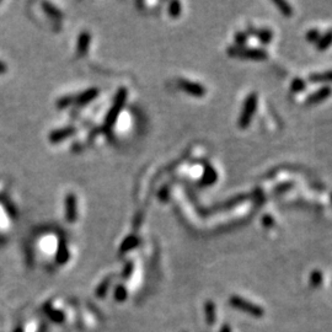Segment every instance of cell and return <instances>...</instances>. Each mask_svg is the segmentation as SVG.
Wrapping results in <instances>:
<instances>
[{
  "label": "cell",
  "mask_w": 332,
  "mask_h": 332,
  "mask_svg": "<svg viewBox=\"0 0 332 332\" xmlns=\"http://www.w3.org/2000/svg\"><path fill=\"white\" fill-rule=\"evenodd\" d=\"M256 108H257V95L252 93L245 100L244 107H242L241 114H240L239 117L240 128L245 129V128L249 127L251 121H252L253 114L256 112Z\"/></svg>",
  "instance_id": "obj_1"
},
{
  "label": "cell",
  "mask_w": 332,
  "mask_h": 332,
  "mask_svg": "<svg viewBox=\"0 0 332 332\" xmlns=\"http://www.w3.org/2000/svg\"><path fill=\"white\" fill-rule=\"evenodd\" d=\"M228 53H230L234 57L246 58V59L252 60H266L269 54L264 49L261 48H246V47H231L228 49Z\"/></svg>",
  "instance_id": "obj_2"
},
{
  "label": "cell",
  "mask_w": 332,
  "mask_h": 332,
  "mask_svg": "<svg viewBox=\"0 0 332 332\" xmlns=\"http://www.w3.org/2000/svg\"><path fill=\"white\" fill-rule=\"evenodd\" d=\"M125 99H127V91H125L124 89H121V90L118 91V94L116 95V97H114L112 107H111V110L108 111L107 116H106V121H105L106 128H111L114 124V122L117 121V117H118L119 112H121L122 108H123L124 106Z\"/></svg>",
  "instance_id": "obj_3"
},
{
  "label": "cell",
  "mask_w": 332,
  "mask_h": 332,
  "mask_svg": "<svg viewBox=\"0 0 332 332\" xmlns=\"http://www.w3.org/2000/svg\"><path fill=\"white\" fill-rule=\"evenodd\" d=\"M332 95V88L328 85L322 86V88L317 89L316 91L309 95L305 100V105L306 106H314V105H319L321 102L326 101Z\"/></svg>",
  "instance_id": "obj_4"
},
{
  "label": "cell",
  "mask_w": 332,
  "mask_h": 332,
  "mask_svg": "<svg viewBox=\"0 0 332 332\" xmlns=\"http://www.w3.org/2000/svg\"><path fill=\"white\" fill-rule=\"evenodd\" d=\"M178 86H180L183 91H186L187 94L192 95V96L201 97L206 94L205 86L193 82H188V80H180V82H178Z\"/></svg>",
  "instance_id": "obj_5"
},
{
  "label": "cell",
  "mask_w": 332,
  "mask_h": 332,
  "mask_svg": "<svg viewBox=\"0 0 332 332\" xmlns=\"http://www.w3.org/2000/svg\"><path fill=\"white\" fill-rule=\"evenodd\" d=\"M65 206L67 220L71 223L75 222V219H77V201H75L74 194H68L65 201Z\"/></svg>",
  "instance_id": "obj_6"
},
{
  "label": "cell",
  "mask_w": 332,
  "mask_h": 332,
  "mask_svg": "<svg viewBox=\"0 0 332 332\" xmlns=\"http://www.w3.org/2000/svg\"><path fill=\"white\" fill-rule=\"evenodd\" d=\"M74 133H75L74 127H67V128H62V129H57L49 135V141H51L52 143H58V142H62L64 139L68 138L69 136L74 135Z\"/></svg>",
  "instance_id": "obj_7"
},
{
  "label": "cell",
  "mask_w": 332,
  "mask_h": 332,
  "mask_svg": "<svg viewBox=\"0 0 332 332\" xmlns=\"http://www.w3.org/2000/svg\"><path fill=\"white\" fill-rule=\"evenodd\" d=\"M309 82L314 84L332 83V71L322 72V73H311L309 75Z\"/></svg>",
  "instance_id": "obj_8"
},
{
  "label": "cell",
  "mask_w": 332,
  "mask_h": 332,
  "mask_svg": "<svg viewBox=\"0 0 332 332\" xmlns=\"http://www.w3.org/2000/svg\"><path fill=\"white\" fill-rule=\"evenodd\" d=\"M230 301H231V304H233L234 306H236V308L242 309V310L251 311V312H253V314H259V312H261V311H259V309L255 308V306H253L252 304L246 303V301L242 300V299H240V298H238V297H233L230 299Z\"/></svg>",
  "instance_id": "obj_9"
},
{
  "label": "cell",
  "mask_w": 332,
  "mask_h": 332,
  "mask_svg": "<svg viewBox=\"0 0 332 332\" xmlns=\"http://www.w3.org/2000/svg\"><path fill=\"white\" fill-rule=\"evenodd\" d=\"M331 46H332V30L321 35L320 40L316 42V48L317 51L320 52L326 51V49L330 48Z\"/></svg>",
  "instance_id": "obj_10"
},
{
  "label": "cell",
  "mask_w": 332,
  "mask_h": 332,
  "mask_svg": "<svg viewBox=\"0 0 332 332\" xmlns=\"http://www.w3.org/2000/svg\"><path fill=\"white\" fill-rule=\"evenodd\" d=\"M97 94H99L97 89H89V90L84 91L82 95H79V96L75 99V101H77L78 104H80V105L88 104V102L93 101L95 97L97 96Z\"/></svg>",
  "instance_id": "obj_11"
},
{
  "label": "cell",
  "mask_w": 332,
  "mask_h": 332,
  "mask_svg": "<svg viewBox=\"0 0 332 332\" xmlns=\"http://www.w3.org/2000/svg\"><path fill=\"white\" fill-rule=\"evenodd\" d=\"M273 4H275L276 7L278 8V10L281 11L282 15L287 16V18H288V16H292L293 13H294V11H293L292 5L288 4L287 2H282V0H275V2H273Z\"/></svg>",
  "instance_id": "obj_12"
},
{
  "label": "cell",
  "mask_w": 332,
  "mask_h": 332,
  "mask_svg": "<svg viewBox=\"0 0 332 332\" xmlns=\"http://www.w3.org/2000/svg\"><path fill=\"white\" fill-rule=\"evenodd\" d=\"M89 43H90V36H89L88 32H83L79 36V41H78V52H79V54H84L86 52Z\"/></svg>",
  "instance_id": "obj_13"
},
{
  "label": "cell",
  "mask_w": 332,
  "mask_h": 332,
  "mask_svg": "<svg viewBox=\"0 0 332 332\" xmlns=\"http://www.w3.org/2000/svg\"><path fill=\"white\" fill-rule=\"evenodd\" d=\"M306 88V83L305 80L301 79V78H294L293 82L291 83V91L294 94H299L303 93Z\"/></svg>",
  "instance_id": "obj_14"
},
{
  "label": "cell",
  "mask_w": 332,
  "mask_h": 332,
  "mask_svg": "<svg viewBox=\"0 0 332 332\" xmlns=\"http://www.w3.org/2000/svg\"><path fill=\"white\" fill-rule=\"evenodd\" d=\"M69 258V252L68 249H67V245L64 240H60L59 242V247H58V253H57V261L59 263H64L67 262V259Z\"/></svg>",
  "instance_id": "obj_15"
},
{
  "label": "cell",
  "mask_w": 332,
  "mask_h": 332,
  "mask_svg": "<svg viewBox=\"0 0 332 332\" xmlns=\"http://www.w3.org/2000/svg\"><path fill=\"white\" fill-rule=\"evenodd\" d=\"M217 181V172L212 169V166L206 167L205 175H203L202 183L203 185H212L213 182Z\"/></svg>",
  "instance_id": "obj_16"
},
{
  "label": "cell",
  "mask_w": 332,
  "mask_h": 332,
  "mask_svg": "<svg viewBox=\"0 0 332 332\" xmlns=\"http://www.w3.org/2000/svg\"><path fill=\"white\" fill-rule=\"evenodd\" d=\"M256 36H257L258 40L261 41L262 44H269L271 43V41H272L273 38V32L271 31L270 29H262L259 30V31H257Z\"/></svg>",
  "instance_id": "obj_17"
},
{
  "label": "cell",
  "mask_w": 332,
  "mask_h": 332,
  "mask_svg": "<svg viewBox=\"0 0 332 332\" xmlns=\"http://www.w3.org/2000/svg\"><path fill=\"white\" fill-rule=\"evenodd\" d=\"M138 239L136 238V236H129V238H127L123 241V244H122L121 246V251L122 252H125V251L130 250V249H135V247L138 245Z\"/></svg>",
  "instance_id": "obj_18"
},
{
  "label": "cell",
  "mask_w": 332,
  "mask_h": 332,
  "mask_svg": "<svg viewBox=\"0 0 332 332\" xmlns=\"http://www.w3.org/2000/svg\"><path fill=\"white\" fill-rule=\"evenodd\" d=\"M320 37H321V33H320V31L317 29L309 30L305 35L306 41L310 42V43H315V44H316V42L320 40Z\"/></svg>",
  "instance_id": "obj_19"
},
{
  "label": "cell",
  "mask_w": 332,
  "mask_h": 332,
  "mask_svg": "<svg viewBox=\"0 0 332 332\" xmlns=\"http://www.w3.org/2000/svg\"><path fill=\"white\" fill-rule=\"evenodd\" d=\"M206 315H207L208 323H213L216 319V312H214V304L212 301H207L206 304Z\"/></svg>",
  "instance_id": "obj_20"
},
{
  "label": "cell",
  "mask_w": 332,
  "mask_h": 332,
  "mask_svg": "<svg viewBox=\"0 0 332 332\" xmlns=\"http://www.w3.org/2000/svg\"><path fill=\"white\" fill-rule=\"evenodd\" d=\"M293 186H294V182H292V181H289V182H283L281 183L280 186H277V188L275 189L276 193H284V192H288L291 191L293 188Z\"/></svg>",
  "instance_id": "obj_21"
},
{
  "label": "cell",
  "mask_w": 332,
  "mask_h": 332,
  "mask_svg": "<svg viewBox=\"0 0 332 332\" xmlns=\"http://www.w3.org/2000/svg\"><path fill=\"white\" fill-rule=\"evenodd\" d=\"M169 13L171 14L172 16L180 15V13H181L180 3H171V4H170V7H169Z\"/></svg>",
  "instance_id": "obj_22"
},
{
  "label": "cell",
  "mask_w": 332,
  "mask_h": 332,
  "mask_svg": "<svg viewBox=\"0 0 332 332\" xmlns=\"http://www.w3.org/2000/svg\"><path fill=\"white\" fill-rule=\"evenodd\" d=\"M247 40V35L244 32H239L235 35V41L239 44V47H242V44H245V42Z\"/></svg>",
  "instance_id": "obj_23"
},
{
  "label": "cell",
  "mask_w": 332,
  "mask_h": 332,
  "mask_svg": "<svg viewBox=\"0 0 332 332\" xmlns=\"http://www.w3.org/2000/svg\"><path fill=\"white\" fill-rule=\"evenodd\" d=\"M48 315H49V317L54 320L55 322H62L63 319H64V316H63L62 312H58V311H53L52 310V311H48Z\"/></svg>",
  "instance_id": "obj_24"
},
{
  "label": "cell",
  "mask_w": 332,
  "mask_h": 332,
  "mask_svg": "<svg viewBox=\"0 0 332 332\" xmlns=\"http://www.w3.org/2000/svg\"><path fill=\"white\" fill-rule=\"evenodd\" d=\"M125 297H127L125 289L123 287H118V288L116 289V299L118 301H123L125 299Z\"/></svg>",
  "instance_id": "obj_25"
},
{
  "label": "cell",
  "mask_w": 332,
  "mask_h": 332,
  "mask_svg": "<svg viewBox=\"0 0 332 332\" xmlns=\"http://www.w3.org/2000/svg\"><path fill=\"white\" fill-rule=\"evenodd\" d=\"M108 282H110V280H106L104 283H102L101 286L99 287V289H97V292H96L99 297H104V295H105L106 289H107V286H108Z\"/></svg>",
  "instance_id": "obj_26"
},
{
  "label": "cell",
  "mask_w": 332,
  "mask_h": 332,
  "mask_svg": "<svg viewBox=\"0 0 332 332\" xmlns=\"http://www.w3.org/2000/svg\"><path fill=\"white\" fill-rule=\"evenodd\" d=\"M262 223H263L264 227L270 228V227H272L273 223H275V220H273V218L271 216H264L263 219H262Z\"/></svg>",
  "instance_id": "obj_27"
},
{
  "label": "cell",
  "mask_w": 332,
  "mask_h": 332,
  "mask_svg": "<svg viewBox=\"0 0 332 332\" xmlns=\"http://www.w3.org/2000/svg\"><path fill=\"white\" fill-rule=\"evenodd\" d=\"M129 271H132V264H128L127 269H125V272H124V277H128V273H129Z\"/></svg>",
  "instance_id": "obj_28"
},
{
  "label": "cell",
  "mask_w": 332,
  "mask_h": 332,
  "mask_svg": "<svg viewBox=\"0 0 332 332\" xmlns=\"http://www.w3.org/2000/svg\"><path fill=\"white\" fill-rule=\"evenodd\" d=\"M5 71H7V67L4 63L0 62V73H5Z\"/></svg>",
  "instance_id": "obj_29"
},
{
  "label": "cell",
  "mask_w": 332,
  "mask_h": 332,
  "mask_svg": "<svg viewBox=\"0 0 332 332\" xmlns=\"http://www.w3.org/2000/svg\"><path fill=\"white\" fill-rule=\"evenodd\" d=\"M222 332H230V328H229L228 326H224V327L222 328Z\"/></svg>",
  "instance_id": "obj_30"
},
{
  "label": "cell",
  "mask_w": 332,
  "mask_h": 332,
  "mask_svg": "<svg viewBox=\"0 0 332 332\" xmlns=\"http://www.w3.org/2000/svg\"><path fill=\"white\" fill-rule=\"evenodd\" d=\"M331 202H332V193H331Z\"/></svg>",
  "instance_id": "obj_31"
}]
</instances>
